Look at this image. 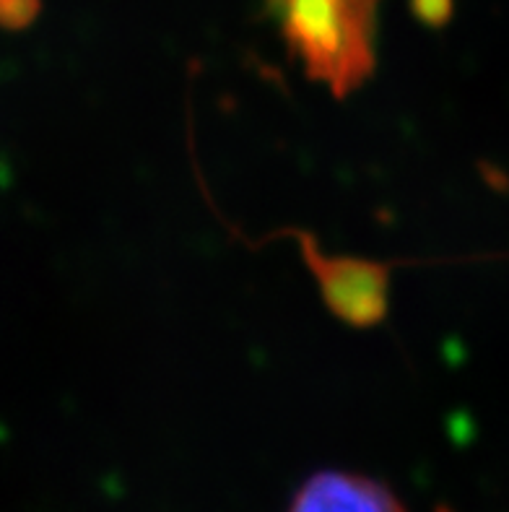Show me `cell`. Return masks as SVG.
Listing matches in <instances>:
<instances>
[{"label": "cell", "instance_id": "2", "mask_svg": "<svg viewBox=\"0 0 509 512\" xmlns=\"http://www.w3.org/2000/svg\"><path fill=\"white\" fill-rule=\"evenodd\" d=\"M289 512H406L382 481L346 471H323L304 481Z\"/></svg>", "mask_w": 509, "mask_h": 512}, {"label": "cell", "instance_id": "1", "mask_svg": "<svg viewBox=\"0 0 509 512\" xmlns=\"http://www.w3.org/2000/svg\"><path fill=\"white\" fill-rule=\"evenodd\" d=\"M291 52L336 94L359 86L374 68L377 0H271Z\"/></svg>", "mask_w": 509, "mask_h": 512}]
</instances>
